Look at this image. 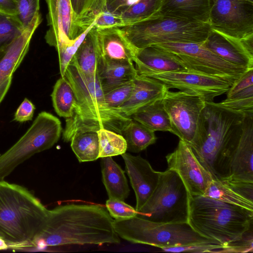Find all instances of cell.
Masks as SVG:
<instances>
[{
  "label": "cell",
  "instance_id": "obj_1",
  "mask_svg": "<svg viewBox=\"0 0 253 253\" xmlns=\"http://www.w3.org/2000/svg\"><path fill=\"white\" fill-rule=\"evenodd\" d=\"M112 217L96 205L71 204L48 210L46 219L31 247L119 244Z\"/></svg>",
  "mask_w": 253,
  "mask_h": 253
},
{
  "label": "cell",
  "instance_id": "obj_2",
  "mask_svg": "<svg viewBox=\"0 0 253 253\" xmlns=\"http://www.w3.org/2000/svg\"><path fill=\"white\" fill-rule=\"evenodd\" d=\"M246 114L206 102L195 137L189 145L213 179L229 177V160L242 132Z\"/></svg>",
  "mask_w": 253,
  "mask_h": 253
},
{
  "label": "cell",
  "instance_id": "obj_3",
  "mask_svg": "<svg viewBox=\"0 0 253 253\" xmlns=\"http://www.w3.org/2000/svg\"><path fill=\"white\" fill-rule=\"evenodd\" d=\"M64 77L74 91L76 104L72 117L66 119L64 141H70L78 133L97 132L101 128L122 135L132 119L107 105L98 77L83 73L71 61Z\"/></svg>",
  "mask_w": 253,
  "mask_h": 253
},
{
  "label": "cell",
  "instance_id": "obj_4",
  "mask_svg": "<svg viewBox=\"0 0 253 253\" xmlns=\"http://www.w3.org/2000/svg\"><path fill=\"white\" fill-rule=\"evenodd\" d=\"M48 212L27 188L0 179V232L9 247H31Z\"/></svg>",
  "mask_w": 253,
  "mask_h": 253
},
{
  "label": "cell",
  "instance_id": "obj_5",
  "mask_svg": "<svg viewBox=\"0 0 253 253\" xmlns=\"http://www.w3.org/2000/svg\"><path fill=\"white\" fill-rule=\"evenodd\" d=\"M188 222L198 233L224 246L253 230V211L189 194Z\"/></svg>",
  "mask_w": 253,
  "mask_h": 253
},
{
  "label": "cell",
  "instance_id": "obj_6",
  "mask_svg": "<svg viewBox=\"0 0 253 253\" xmlns=\"http://www.w3.org/2000/svg\"><path fill=\"white\" fill-rule=\"evenodd\" d=\"M120 29L134 49L166 42H203L211 29L209 23L161 15H153Z\"/></svg>",
  "mask_w": 253,
  "mask_h": 253
},
{
  "label": "cell",
  "instance_id": "obj_7",
  "mask_svg": "<svg viewBox=\"0 0 253 253\" xmlns=\"http://www.w3.org/2000/svg\"><path fill=\"white\" fill-rule=\"evenodd\" d=\"M113 226L119 236L127 241L160 249L201 243L220 244L198 233L188 222L160 223L137 215L126 219H114Z\"/></svg>",
  "mask_w": 253,
  "mask_h": 253
},
{
  "label": "cell",
  "instance_id": "obj_8",
  "mask_svg": "<svg viewBox=\"0 0 253 253\" xmlns=\"http://www.w3.org/2000/svg\"><path fill=\"white\" fill-rule=\"evenodd\" d=\"M189 203V193L182 180L175 170L168 169L161 172L155 191L137 215L157 222H186Z\"/></svg>",
  "mask_w": 253,
  "mask_h": 253
},
{
  "label": "cell",
  "instance_id": "obj_9",
  "mask_svg": "<svg viewBox=\"0 0 253 253\" xmlns=\"http://www.w3.org/2000/svg\"><path fill=\"white\" fill-rule=\"evenodd\" d=\"M62 130L58 118L45 111L39 113L25 133L0 155V179L33 155L51 148L58 141Z\"/></svg>",
  "mask_w": 253,
  "mask_h": 253
},
{
  "label": "cell",
  "instance_id": "obj_10",
  "mask_svg": "<svg viewBox=\"0 0 253 253\" xmlns=\"http://www.w3.org/2000/svg\"><path fill=\"white\" fill-rule=\"evenodd\" d=\"M154 45L173 53L188 72L219 78L232 84L249 70L227 62L202 42H166Z\"/></svg>",
  "mask_w": 253,
  "mask_h": 253
},
{
  "label": "cell",
  "instance_id": "obj_11",
  "mask_svg": "<svg viewBox=\"0 0 253 253\" xmlns=\"http://www.w3.org/2000/svg\"><path fill=\"white\" fill-rule=\"evenodd\" d=\"M169 117L174 134L190 145L197 130L206 102L199 95L187 91L167 90L162 99Z\"/></svg>",
  "mask_w": 253,
  "mask_h": 253
},
{
  "label": "cell",
  "instance_id": "obj_12",
  "mask_svg": "<svg viewBox=\"0 0 253 253\" xmlns=\"http://www.w3.org/2000/svg\"><path fill=\"white\" fill-rule=\"evenodd\" d=\"M211 29L243 39L253 35V2L248 0H210Z\"/></svg>",
  "mask_w": 253,
  "mask_h": 253
},
{
  "label": "cell",
  "instance_id": "obj_13",
  "mask_svg": "<svg viewBox=\"0 0 253 253\" xmlns=\"http://www.w3.org/2000/svg\"><path fill=\"white\" fill-rule=\"evenodd\" d=\"M148 77L164 84L168 89L177 88L199 95L206 102L228 91L232 84L213 77L191 72H175L154 74Z\"/></svg>",
  "mask_w": 253,
  "mask_h": 253
},
{
  "label": "cell",
  "instance_id": "obj_14",
  "mask_svg": "<svg viewBox=\"0 0 253 253\" xmlns=\"http://www.w3.org/2000/svg\"><path fill=\"white\" fill-rule=\"evenodd\" d=\"M166 158L168 169L179 174L190 195L204 194L213 179L197 159L189 145L180 140L176 149Z\"/></svg>",
  "mask_w": 253,
  "mask_h": 253
},
{
  "label": "cell",
  "instance_id": "obj_15",
  "mask_svg": "<svg viewBox=\"0 0 253 253\" xmlns=\"http://www.w3.org/2000/svg\"><path fill=\"white\" fill-rule=\"evenodd\" d=\"M45 1L49 29L44 38L50 46L56 49L63 44L71 43L86 31L77 21L70 0Z\"/></svg>",
  "mask_w": 253,
  "mask_h": 253
},
{
  "label": "cell",
  "instance_id": "obj_16",
  "mask_svg": "<svg viewBox=\"0 0 253 253\" xmlns=\"http://www.w3.org/2000/svg\"><path fill=\"white\" fill-rule=\"evenodd\" d=\"M202 43L229 63L246 69H253V35L239 39L211 29Z\"/></svg>",
  "mask_w": 253,
  "mask_h": 253
},
{
  "label": "cell",
  "instance_id": "obj_17",
  "mask_svg": "<svg viewBox=\"0 0 253 253\" xmlns=\"http://www.w3.org/2000/svg\"><path fill=\"white\" fill-rule=\"evenodd\" d=\"M126 169L136 197L137 212L148 201L158 183L161 172L154 170L140 156L125 153L122 155Z\"/></svg>",
  "mask_w": 253,
  "mask_h": 253
},
{
  "label": "cell",
  "instance_id": "obj_18",
  "mask_svg": "<svg viewBox=\"0 0 253 253\" xmlns=\"http://www.w3.org/2000/svg\"><path fill=\"white\" fill-rule=\"evenodd\" d=\"M132 60L137 74L143 76L169 72H188L173 53L154 45L141 49L132 48Z\"/></svg>",
  "mask_w": 253,
  "mask_h": 253
},
{
  "label": "cell",
  "instance_id": "obj_19",
  "mask_svg": "<svg viewBox=\"0 0 253 253\" xmlns=\"http://www.w3.org/2000/svg\"><path fill=\"white\" fill-rule=\"evenodd\" d=\"M253 112L247 113L229 160V177L253 182Z\"/></svg>",
  "mask_w": 253,
  "mask_h": 253
},
{
  "label": "cell",
  "instance_id": "obj_20",
  "mask_svg": "<svg viewBox=\"0 0 253 253\" xmlns=\"http://www.w3.org/2000/svg\"><path fill=\"white\" fill-rule=\"evenodd\" d=\"M42 21L39 12L20 36L0 48V85L12 77L20 65L28 51L33 35Z\"/></svg>",
  "mask_w": 253,
  "mask_h": 253
},
{
  "label": "cell",
  "instance_id": "obj_21",
  "mask_svg": "<svg viewBox=\"0 0 253 253\" xmlns=\"http://www.w3.org/2000/svg\"><path fill=\"white\" fill-rule=\"evenodd\" d=\"M203 195L253 211V182L213 179Z\"/></svg>",
  "mask_w": 253,
  "mask_h": 253
},
{
  "label": "cell",
  "instance_id": "obj_22",
  "mask_svg": "<svg viewBox=\"0 0 253 253\" xmlns=\"http://www.w3.org/2000/svg\"><path fill=\"white\" fill-rule=\"evenodd\" d=\"M167 90L169 89L160 81L137 74L130 97L118 110L130 117L140 108L162 99Z\"/></svg>",
  "mask_w": 253,
  "mask_h": 253
},
{
  "label": "cell",
  "instance_id": "obj_23",
  "mask_svg": "<svg viewBox=\"0 0 253 253\" xmlns=\"http://www.w3.org/2000/svg\"><path fill=\"white\" fill-rule=\"evenodd\" d=\"M95 37L100 59V67L102 64L107 62H133L132 48L120 28H96Z\"/></svg>",
  "mask_w": 253,
  "mask_h": 253
},
{
  "label": "cell",
  "instance_id": "obj_24",
  "mask_svg": "<svg viewBox=\"0 0 253 253\" xmlns=\"http://www.w3.org/2000/svg\"><path fill=\"white\" fill-rule=\"evenodd\" d=\"M209 13L210 0H162L158 11L153 15L208 23Z\"/></svg>",
  "mask_w": 253,
  "mask_h": 253
},
{
  "label": "cell",
  "instance_id": "obj_25",
  "mask_svg": "<svg viewBox=\"0 0 253 253\" xmlns=\"http://www.w3.org/2000/svg\"><path fill=\"white\" fill-rule=\"evenodd\" d=\"M101 166L103 182L109 198L124 201L129 194L124 171L112 157L102 158Z\"/></svg>",
  "mask_w": 253,
  "mask_h": 253
},
{
  "label": "cell",
  "instance_id": "obj_26",
  "mask_svg": "<svg viewBox=\"0 0 253 253\" xmlns=\"http://www.w3.org/2000/svg\"><path fill=\"white\" fill-rule=\"evenodd\" d=\"M96 27L93 24L79 46L71 62L84 74L98 76L100 59L95 37Z\"/></svg>",
  "mask_w": 253,
  "mask_h": 253
},
{
  "label": "cell",
  "instance_id": "obj_27",
  "mask_svg": "<svg viewBox=\"0 0 253 253\" xmlns=\"http://www.w3.org/2000/svg\"><path fill=\"white\" fill-rule=\"evenodd\" d=\"M130 117L155 132L169 131L174 134L169 117L162 99L140 108Z\"/></svg>",
  "mask_w": 253,
  "mask_h": 253
},
{
  "label": "cell",
  "instance_id": "obj_28",
  "mask_svg": "<svg viewBox=\"0 0 253 253\" xmlns=\"http://www.w3.org/2000/svg\"><path fill=\"white\" fill-rule=\"evenodd\" d=\"M137 74L133 62H107L101 65L98 77L104 92L133 80Z\"/></svg>",
  "mask_w": 253,
  "mask_h": 253
},
{
  "label": "cell",
  "instance_id": "obj_29",
  "mask_svg": "<svg viewBox=\"0 0 253 253\" xmlns=\"http://www.w3.org/2000/svg\"><path fill=\"white\" fill-rule=\"evenodd\" d=\"M51 96L54 110L60 117L66 119L72 117L76 97L72 86L65 77H61L56 81Z\"/></svg>",
  "mask_w": 253,
  "mask_h": 253
},
{
  "label": "cell",
  "instance_id": "obj_30",
  "mask_svg": "<svg viewBox=\"0 0 253 253\" xmlns=\"http://www.w3.org/2000/svg\"><path fill=\"white\" fill-rule=\"evenodd\" d=\"M127 150L138 153L154 144L157 140L155 131L132 119L123 131Z\"/></svg>",
  "mask_w": 253,
  "mask_h": 253
},
{
  "label": "cell",
  "instance_id": "obj_31",
  "mask_svg": "<svg viewBox=\"0 0 253 253\" xmlns=\"http://www.w3.org/2000/svg\"><path fill=\"white\" fill-rule=\"evenodd\" d=\"M70 141L72 149L80 162L93 161L99 158V140L96 131L77 133Z\"/></svg>",
  "mask_w": 253,
  "mask_h": 253
},
{
  "label": "cell",
  "instance_id": "obj_32",
  "mask_svg": "<svg viewBox=\"0 0 253 253\" xmlns=\"http://www.w3.org/2000/svg\"><path fill=\"white\" fill-rule=\"evenodd\" d=\"M78 23L85 30L93 24L99 13L105 10L107 0H70Z\"/></svg>",
  "mask_w": 253,
  "mask_h": 253
},
{
  "label": "cell",
  "instance_id": "obj_33",
  "mask_svg": "<svg viewBox=\"0 0 253 253\" xmlns=\"http://www.w3.org/2000/svg\"><path fill=\"white\" fill-rule=\"evenodd\" d=\"M162 0H138L128 6L119 15L124 26L146 19L159 10Z\"/></svg>",
  "mask_w": 253,
  "mask_h": 253
},
{
  "label": "cell",
  "instance_id": "obj_34",
  "mask_svg": "<svg viewBox=\"0 0 253 253\" xmlns=\"http://www.w3.org/2000/svg\"><path fill=\"white\" fill-rule=\"evenodd\" d=\"M99 145V158L122 155L127 150L126 142L120 134L101 128L97 131Z\"/></svg>",
  "mask_w": 253,
  "mask_h": 253
},
{
  "label": "cell",
  "instance_id": "obj_35",
  "mask_svg": "<svg viewBox=\"0 0 253 253\" xmlns=\"http://www.w3.org/2000/svg\"><path fill=\"white\" fill-rule=\"evenodd\" d=\"M218 103L227 108L246 114L253 112V85L227 96Z\"/></svg>",
  "mask_w": 253,
  "mask_h": 253
},
{
  "label": "cell",
  "instance_id": "obj_36",
  "mask_svg": "<svg viewBox=\"0 0 253 253\" xmlns=\"http://www.w3.org/2000/svg\"><path fill=\"white\" fill-rule=\"evenodd\" d=\"M24 30L16 16L0 12V48L12 42Z\"/></svg>",
  "mask_w": 253,
  "mask_h": 253
},
{
  "label": "cell",
  "instance_id": "obj_37",
  "mask_svg": "<svg viewBox=\"0 0 253 253\" xmlns=\"http://www.w3.org/2000/svg\"><path fill=\"white\" fill-rule=\"evenodd\" d=\"M134 86V79L110 88L103 92L107 105L114 109L118 108L130 97Z\"/></svg>",
  "mask_w": 253,
  "mask_h": 253
},
{
  "label": "cell",
  "instance_id": "obj_38",
  "mask_svg": "<svg viewBox=\"0 0 253 253\" xmlns=\"http://www.w3.org/2000/svg\"><path fill=\"white\" fill-rule=\"evenodd\" d=\"M16 17L25 29L40 12V0H15Z\"/></svg>",
  "mask_w": 253,
  "mask_h": 253
},
{
  "label": "cell",
  "instance_id": "obj_39",
  "mask_svg": "<svg viewBox=\"0 0 253 253\" xmlns=\"http://www.w3.org/2000/svg\"><path fill=\"white\" fill-rule=\"evenodd\" d=\"M89 29L73 42L63 44L56 49L58 53L60 72L61 77H64L68 66L72 60L79 46Z\"/></svg>",
  "mask_w": 253,
  "mask_h": 253
},
{
  "label": "cell",
  "instance_id": "obj_40",
  "mask_svg": "<svg viewBox=\"0 0 253 253\" xmlns=\"http://www.w3.org/2000/svg\"><path fill=\"white\" fill-rule=\"evenodd\" d=\"M106 207L111 216L115 219H129L138 214L135 209L120 200L109 198Z\"/></svg>",
  "mask_w": 253,
  "mask_h": 253
},
{
  "label": "cell",
  "instance_id": "obj_41",
  "mask_svg": "<svg viewBox=\"0 0 253 253\" xmlns=\"http://www.w3.org/2000/svg\"><path fill=\"white\" fill-rule=\"evenodd\" d=\"M253 230L242 238L231 242L218 249L216 253H253Z\"/></svg>",
  "mask_w": 253,
  "mask_h": 253
},
{
  "label": "cell",
  "instance_id": "obj_42",
  "mask_svg": "<svg viewBox=\"0 0 253 253\" xmlns=\"http://www.w3.org/2000/svg\"><path fill=\"white\" fill-rule=\"evenodd\" d=\"M222 247V245L219 244L201 243L183 246L164 247L161 249L166 252L216 253Z\"/></svg>",
  "mask_w": 253,
  "mask_h": 253
},
{
  "label": "cell",
  "instance_id": "obj_43",
  "mask_svg": "<svg viewBox=\"0 0 253 253\" xmlns=\"http://www.w3.org/2000/svg\"><path fill=\"white\" fill-rule=\"evenodd\" d=\"M93 25L98 29H105L123 27L124 23L120 16L111 13L107 10L98 14Z\"/></svg>",
  "mask_w": 253,
  "mask_h": 253
},
{
  "label": "cell",
  "instance_id": "obj_44",
  "mask_svg": "<svg viewBox=\"0 0 253 253\" xmlns=\"http://www.w3.org/2000/svg\"><path fill=\"white\" fill-rule=\"evenodd\" d=\"M35 109L34 104L25 98L17 108L14 120L21 123L32 120Z\"/></svg>",
  "mask_w": 253,
  "mask_h": 253
},
{
  "label": "cell",
  "instance_id": "obj_45",
  "mask_svg": "<svg viewBox=\"0 0 253 253\" xmlns=\"http://www.w3.org/2000/svg\"><path fill=\"white\" fill-rule=\"evenodd\" d=\"M253 69L248 70L232 85L227 92V97L253 85Z\"/></svg>",
  "mask_w": 253,
  "mask_h": 253
},
{
  "label": "cell",
  "instance_id": "obj_46",
  "mask_svg": "<svg viewBox=\"0 0 253 253\" xmlns=\"http://www.w3.org/2000/svg\"><path fill=\"white\" fill-rule=\"evenodd\" d=\"M138 0H107L105 10L119 15L121 12Z\"/></svg>",
  "mask_w": 253,
  "mask_h": 253
},
{
  "label": "cell",
  "instance_id": "obj_47",
  "mask_svg": "<svg viewBox=\"0 0 253 253\" xmlns=\"http://www.w3.org/2000/svg\"><path fill=\"white\" fill-rule=\"evenodd\" d=\"M0 12L16 16L17 7L15 0H0Z\"/></svg>",
  "mask_w": 253,
  "mask_h": 253
},
{
  "label": "cell",
  "instance_id": "obj_48",
  "mask_svg": "<svg viewBox=\"0 0 253 253\" xmlns=\"http://www.w3.org/2000/svg\"><path fill=\"white\" fill-rule=\"evenodd\" d=\"M12 78V77L8 78L0 85V103L3 99L10 86Z\"/></svg>",
  "mask_w": 253,
  "mask_h": 253
},
{
  "label": "cell",
  "instance_id": "obj_49",
  "mask_svg": "<svg viewBox=\"0 0 253 253\" xmlns=\"http://www.w3.org/2000/svg\"><path fill=\"white\" fill-rule=\"evenodd\" d=\"M9 246L6 241L0 237V250H4L8 248Z\"/></svg>",
  "mask_w": 253,
  "mask_h": 253
},
{
  "label": "cell",
  "instance_id": "obj_50",
  "mask_svg": "<svg viewBox=\"0 0 253 253\" xmlns=\"http://www.w3.org/2000/svg\"><path fill=\"white\" fill-rule=\"evenodd\" d=\"M0 237L3 238L2 234L0 232Z\"/></svg>",
  "mask_w": 253,
  "mask_h": 253
},
{
  "label": "cell",
  "instance_id": "obj_51",
  "mask_svg": "<svg viewBox=\"0 0 253 253\" xmlns=\"http://www.w3.org/2000/svg\"><path fill=\"white\" fill-rule=\"evenodd\" d=\"M250 0L251 1H253V0Z\"/></svg>",
  "mask_w": 253,
  "mask_h": 253
}]
</instances>
